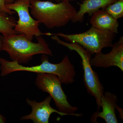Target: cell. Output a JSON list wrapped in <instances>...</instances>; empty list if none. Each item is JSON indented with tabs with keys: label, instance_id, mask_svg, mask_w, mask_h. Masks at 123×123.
Instances as JSON below:
<instances>
[{
	"label": "cell",
	"instance_id": "cell-7",
	"mask_svg": "<svg viewBox=\"0 0 123 123\" xmlns=\"http://www.w3.org/2000/svg\"><path fill=\"white\" fill-rule=\"evenodd\" d=\"M30 0H18L11 4H6L10 10L16 12L18 20L14 27L18 34H22L32 41L34 37L43 35L39 28V23L34 19L30 14Z\"/></svg>",
	"mask_w": 123,
	"mask_h": 123
},
{
	"label": "cell",
	"instance_id": "cell-8",
	"mask_svg": "<svg viewBox=\"0 0 123 123\" xmlns=\"http://www.w3.org/2000/svg\"><path fill=\"white\" fill-rule=\"evenodd\" d=\"M111 51L107 54L102 52L95 54L90 60L91 66L96 68H106L116 66L123 71V36L113 44Z\"/></svg>",
	"mask_w": 123,
	"mask_h": 123
},
{
	"label": "cell",
	"instance_id": "cell-3",
	"mask_svg": "<svg viewBox=\"0 0 123 123\" xmlns=\"http://www.w3.org/2000/svg\"><path fill=\"white\" fill-rule=\"evenodd\" d=\"M2 36V50L8 53L12 61L18 63H27L38 54L53 56L49 45L42 36L35 37L37 43H33L22 34Z\"/></svg>",
	"mask_w": 123,
	"mask_h": 123
},
{
	"label": "cell",
	"instance_id": "cell-11",
	"mask_svg": "<svg viewBox=\"0 0 123 123\" xmlns=\"http://www.w3.org/2000/svg\"><path fill=\"white\" fill-rule=\"evenodd\" d=\"M118 0H84L79 6V11L73 18L71 21L74 23H82L84 21L85 15L87 13L90 16L100 9H104Z\"/></svg>",
	"mask_w": 123,
	"mask_h": 123
},
{
	"label": "cell",
	"instance_id": "cell-15",
	"mask_svg": "<svg viewBox=\"0 0 123 123\" xmlns=\"http://www.w3.org/2000/svg\"><path fill=\"white\" fill-rule=\"evenodd\" d=\"M0 13L12 15L15 12L8 9L6 7L5 0H0Z\"/></svg>",
	"mask_w": 123,
	"mask_h": 123
},
{
	"label": "cell",
	"instance_id": "cell-20",
	"mask_svg": "<svg viewBox=\"0 0 123 123\" xmlns=\"http://www.w3.org/2000/svg\"><path fill=\"white\" fill-rule=\"evenodd\" d=\"M64 0L66 1H69V2H70V1H72L74 0Z\"/></svg>",
	"mask_w": 123,
	"mask_h": 123
},
{
	"label": "cell",
	"instance_id": "cell-12",
	"mask_svg": "<svg viewBox=\"0 0 123 123\" xmlns=\"http://www.w3.org/2000/svg\"><path fill=\"white\" fill-rule=\"evenodd\" d=\"M90 23L92 26L100 30L110 31L115 34L118 33L119 23L118 20L112 17L102 9L92 14Z\"/></svg>",
	"mask_w": 123,
	"mask_h": 123
},
{
	"label": "cell",
	"instance_id": "cell-5",
	"mask_svg": "<svg viewBox=\"0 0 123 123\" xmlns=\"http://www.w3.org/2000/svg\"><path fill=\"white\" fill-rule=\"evenodd\" d=\"M43 35H56L68 43H77L90 52L92 55L102 52L104 48L111 47L115 37V34L100 30L92 26L85 32L78 34L46 33H43Z\"/></svg>",
	"mask_w": 123,
	"mask_h": 123
},
{
	"label": "cell",
	"instance_id": "cell-17",
	"mask_svg": "<svg viewBox=\"0 0 123 123\" xmlns=\"http://www.w3.org/2000/svg\"><path fill=\"white\" fill-rule=\"evenodd\" d=\"M6 119L3 116L0 114V123H4L6 122Z\"/></svg>",
	"mask_w": 123,
	"mask_h": 123
},
{
	"label": "cell",
	"instance_id": "cell-4",
	"mask_svg": "<svg viewBox=\"0 0 123 123\" xmlns=\"http://www.w3.org/2000/svg\"><path fill=\"white\" fill-rule=\"evenodd\" d=\"M50 36L51 38L58 44L66 47L70 50L75 51L80 56L84 70V84L88 93L95 98L98 110H99L101 107V98L104 93V89L98 74L92 69L91 64L92 54L77 43L64 42L56 35H52Z\"/></svg>",
	"mask_w": 123,
	"mask_h": 123
},
{
	"label": "cell",
	"instance_id": "cell-16",
	"mask_svg": "<svg viewBox=\"0 0 123 123\" xmlns=\"http://www.w3.org/2000/svg\"><path fill=\"white\" fill-rule=\"evenodd\" d=\"M3 36L0 35V51L2 50Z\"/></svg>",
	"mask_w": 123,
	"mask_h": 123
},
{
	"label": "cell",
	"instance_id": "cell-18",
	"mask_svg": "<svg viewBox=\"0 0 123 123\" xmlns=\"http://www.w3.org/2000/svg\"><path fill=\"white\" fill-rule=\"evenodd\" d=\"M16 0H5L6 4H11ZM49 0L52 1H54V0Z\"/></svg>",
	"mask_w": 123,
	"mask_h": 123
},
{
	"label": "cell",
	"instance_id": "cell-10",
	"mask_svg": "<svg viewBox=\"0 0 123 123\" xmlns=\"http://www.w3.org/2000/svg\"><path fill=\"white\" fill-rule=\"evenodd\" d=\"M118 99L115 94L109 92H104L101 98L102 111H95L91 118L92 123H97V119L101 118L106 123H117L118 120L116 114Z\"/></svg>",
	"mask_w": 123,
	"mask_h": 123
},
{
	"label": "cell",
	"instance_id": "cell-14",
	"mask_svg": "<svg viewBox=\"0 0 123 123\" xmlns=\"http://www.w3.org/2000/svg\"><path fill=\"white\" fill-rule=\"evenodd\" d=\"M102 9L118 20L123 17V0H118Z\"/></svg>",
	"mask_w": 123,
	"mask_h": 123
},
{
	"label": "cell",
	"instance_id": "cell-13",
	"mask_svg": "<svg viewBox=\"0 0 123 123\" xmlns=\"http://www.w3.org/2000/svg\"><path fill=\"white\" fill-rule=\"evenodd\" d=\"M16 24L17 22L12 15L0 13V33L3 35L18 34L14 30Z\"/></svg>",
	"mask_w": 123,
	"mask_h": 123
},
{
	"label": "cell",
	"instance_id": "cell-9",
	"mask_svg": "<svg viewBox=\"0 0 123 123\" xmlns=\"http://www.w3.org/2000/svg\"><path fill=\"white\" fill-rule=\"evenodd\" d=\"M52 98L50 95L46 97L40 102L35 100L26 99L27 103L32 108V111L30 114L23 116L20 119L22 120H31L34 123H48L51 115L56 113L61 116L71 115L69 114L63 113L54 109L50 105Z\"/></svg>",
	"mask_w": 123,
	"mask_h": 123
},
{
	"label": "cell",
	"instance_id": "cell-2",
	"mask_svg": "<svg viewBox=\"0 0 123 123\" xmlns=\"http://www.w3.org/2000/svg\"><path fill=\"white\" fill-rule=\"evenodd\" d=\"M42 63L39 65L26 67L15 61H10L0 57L1 76H4L13 72L25 71L36 73H48L55 74L62 84L68 85L75 81L76 75L75 68L71 63L68 56L66 55L61 62L57 64L49 62L48 57L43 55L41 59Z\"/></svg>",
	"mask_w": 123,
	"mask_h": 123
},
{
	"label": "cell",
	"instance_id": "cell-19",
	"mask_svg": "<svg viewBox=\"0 0 123 123\" xmlns=\"http://www.w3.org/2000/svg\"><path fill=\"white\" fill-rule=\"evenodd\" d=\"M63 0H54V1H55L56 3H59V2H61Z\"/></svg>",
	"mask_w": 123,
	"mask_h": 123
},
{
	"label": "cell",
	"instance_id": "cell-1",
	"mask_svg": "<svg viewBox=\"0 0 123 123\" xmlns=\"http://www.w3.org/2000/svg\"><path fill=\"white\" fill-rule=\"evenodd\" d=\"M31 15L47 29L59 28L71 21L77 11L69 1L54 3L49 0H30Z\"/></svg>",
	"mask_w": 123,
	"mask_h": 123
},
{
	"label": "cell",
	"instance_id": "cell-6",
	"mask_svg": "<svg viewBox=\"0 0 123 123\" xmlns=\"http://www.w3.org/2000/svg\"><path fill=\"white\" fill-rule=\"evenodd\" d=\"M62 84L57 76L51 74H38L36 79L37 87L43 92L48 93L54 100L59 111L72 116H81L82 114L75 113L78 108L73 106L69 103Z\"/></svg>",
	"mask_w": 123,
	"mask_h": 123
}]
</instances>
